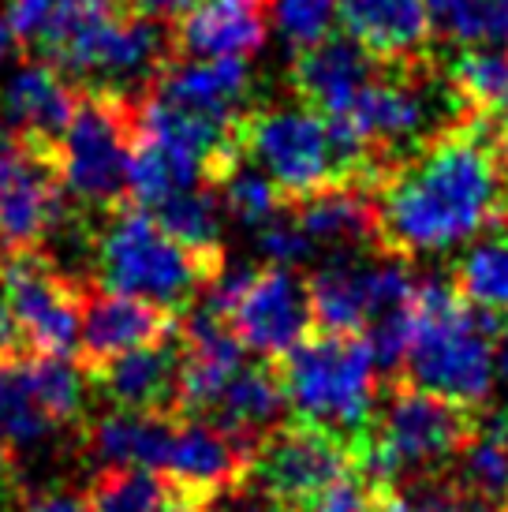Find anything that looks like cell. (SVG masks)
I'll return each instance as SVG.
<instances>
[{"instance_id":"1","label":"cell","mask_w":508,"mask_h":512,"mask_svg":"<svg viewBox=\"0 0 508 512\" xmlns=\"http://www.w3.org/2000/svg\"><path fill=\"white\" fill-rule=\"evenodd\" d=\"M381 251L411 262L508 221V154L490 120L467 116L374 184Z\"/></svg>"},{"instance_id":"2","label":"cell","mask_w":508,"mask_h":512,"mask_svg":"<svg viewBox=\"0 0 508 512\" xmlns=\"http://www.w3.org/2000/svg\"><path fill=\"white\" fill-rule=\"evenodd\" d=\"M497 374V314L475 307L456 281H419L415 326L400 378L460 408L490 400Z\"/></svg>"},{"instance_id":"3","label":"cell","mask_w":508,"mask_h":512,"mask_svg":"<svg viewBox=\"0 0 508 512\" xmlns=\"http://www.w3.org/2000/svg\"><path fill=\"white\" fill-rule=\"evenodd\" d=\"M243 157L277 184L288 206L337 184H378L367 154L314 109H254L236 128Z\"/></svg>"},{"instance_id":"4","label":"cell","mask_w":508,"mask_h":512,"mask_svg":"<svg viewBox=\"0 0 508 512\" xmlns=\"http://www.w3.org/2000/svg\"><path fill=\"white\" fill-rule=\"evenodd\" d=\"M277 363L284 397L303 423L363 438L378 400V359L367 337L318 333L284 352Z\"/></svg>"},{"instance_id":"5","label":"cell","mask_w":508,"mask_h":512,"mask_svg":"<svg viewBox=\"0 0 508 512\" xmlns=\"http://www.w3.org/2000/svg\"><path fill=\"white\" fill-rule=\"evenodd\" d=\"M479 423L471 408L426 393L408 378L389 385L381 415L359 438V460L374 483L396 486L400 479H434L464 445Z\"/></svg>"},{"instance_id":"6","label":"cell","mask_w":508,"mask_h":512,"mask_svg":"<svg viewBox=\"0 0 508 512\" xmlns=\"http://www.w3.org/2000/svg\"><path fill=\"white\" fill-rule=\"evenodd\" d=\"M225 270V258H206L172 240L150 210L135 202L116 206L98 236V277L105 288L142 296L176 311L202 299L210 281Z\"/></svg>"},{"instance_id":"7","label":"cell","mask_w":508,"mask_h":512,"mask_svg":"<svg viewBox=\"0 0 508 512\" xmlns=\"http://www.w3.org/2000/svg\"><path fill=\"white\" fill-rule=\"evenodd\" d=\"M135 98L124 90L86 86L60 139V172L68 195L113 214L127 202V169L135 146Z\"/></svg>"},{"instance_id":"8","label":"cell","mask_w":508,"mask_h":512,"mask_svg":"<svg viewBox=\"0 0 508 512\" xmlns=\"http://www.w3.org/2000/svg\"><path fill=\"white\" fill-rule=\"evenodd\" d=\"M202 303L225 314L232 333L266 359H281L314 333L311 285L288 266L266 270H221L202 292Z\"/></svg>"},{"instance_id":"9","label":"cell","mask_w":508,"mask_h":512,"mask_svg":"<svg viewBox=\"0 0 508 512\" xmlns=\"http://www.w3.org/2000/svg\"><path fill=\"white\" fill-rule=\"evenodd\" d=\"M359 468V438H344L337 430L296 419L288 427H277L254 449L251 479H258L262 494L281 501L284 509L303 512L318 494Z\"/></svg>"},{"instance_id":"10","label":"cell","mask_w":508,"mask_h":512,"mask_svg":"<svg viewBox=\"0 0 508 512\" xmlns=\"http://www.w3.org/2000/svg\"><path fill=\"white\" fill-rule=\"evenodd\" d=\"M64 195L57 146L15 135V146L0 157V255H42V243L68 214Z\"/></svg>"},{"instance_id":"11","label":"cell","mask_w":508,"mask_h":512,"mask_svg":"<svg viewBox=\"0 0 508 512\" xmlns=\"http://www.w3.org/2000/svg\"><path fill=\"white\" fill-rule=\"evenodd\" d=\"M83 367L60 356L0 359V445L19 449L57 434L83 412Z\"/></svg>"},{"instance_id":"12","label":"cell","mask_w":508,"mask_h":512,"mask_svg":"<svg viewBox=\"0 0 508 512\" xmlns=\"http://www.w3.org/2000/svg\"><path fill=\"white\" fill-rule=\"evenodd\" d=\"M0 296L12 311L19 337L34 356L68 359L71 352H79L86 288L53 270V262L45 255L4 258Z\"/></svg>"},{"instance_id":"13","label":"cell","mask_w":508,"mask_h":512,"mask_svg":"<svg viewBox=\"0 0 508 512\" xmlns=\"http://www.w3.org/2000/svg\"><path fill=\"white\" fill-rule=\"evenodd\" d=\"M180 337L176 311L150 303L142 296H127L101 288L83 299V326H79V367L83 374L105 367L109 359Z\"/></svg>"},{"instance_id":"14","label":"cell","mask_w":508,"mask_h":512,"mask_svg":"<svg viewBox=\"0 0 508 512\" xmlns=\"http://www.w3.org/2000/svg\"><path fill=\"white\" fill-rule=\"evenodd\" d=\"M389 64L348 34H325L322 42L296 49L292 57V90L314 113L337 120L352 109L359 94L367 90Z\"/></svg>"},{"instance_id":"15","label":"cell","mask_w":508,"mask_h":512,"mask_svg":"<svg viewBox=\"0 0 508 512\" xmlns=\"http://www.w3.org/2000/svg\"><path fill=\"white\" fill-rule=\"evenodd\" d=\"M146 94L195 120H206L213 128H240L243 105L251 98V72L247 60L176 57L146 86Z\"/></svg>"},{"instance_id":"16","label":"cell","mask_w":508,"mask_h":512,"mask_svg":"<svg viewBox=\"0 0 508 512\" xmlns=\"http://www.w3.org/2000/svg\"><path fill=\"white\" fill-rule=\"evenodd\" d=\"M180 370H184V341L172 337L109 359L105 367L90 370V382L120 412L180 415Z\"/></svg>"},{"instance_id":"17","label":"cell","mask_w":508,"mask_h":512,"mask_svg":"<svg viewBox=\"0 0 508 512\" xmlns=\"http://www.w3.org/2000/svg\"><path fill=\"white\" fill-rule=\"evenodd\" d=\"M184 370H180V415L210 412L225 385L243 367V341L232 333L225 314L198 303L180 326Z\"/></svg>"},{"instance_id":"18","label":"cell","mask_w":508,"mask_h":512,"mask_svg":"<svg viewBox=\"0 0 508 512\" xmlns=\"http://www.w3.org/2000/svg\"><path fill=\"white\" fill-rule=\"evenodd\" d=\"M269 34V0H198L172 27L176 57L247 60Z\"/></svg>"},{"instance_id":"19","label":"cell","mask_w":508,"mask_h":512,"mask_svg":"<svg viewBox=\"0 0 508 512\" xmlns=\"http://www.w3.org/2000/svg\"><path fill=\"white\" fill-rule=\"evenodd\" d=\"M337 19L344 34L385 64L426 60L430 45V0H340Z\"/></svg>"},{"instance_id":"20","label":"cell","mask_w":508,"mask_h":512,"mask_svg":"<svg viewBox=\"0 0 508 512\" xmlns=\"http://www.w3.org/2000/svg\"><path fill=\"white\" fill-rule=\"evenodd\" d=\"M314 247L337 255H363L381 251V217L374 184H337L325 187L311 199L288 206Z\"/></svg>"},{"instance_id":"21","label":"cell","mask_w":508,"mask_h":512,"mask_svg":"<svg viewBox=\"0 0 508 512\" xmlns=\"http://www.w3.org/2000/svg\"><path fill=\"white\" fill-rule=\"evenodd\" d=\"M75 105H79V94L71 90L64 72L45 60L19 64L12 79L4 83V116L19 139L60 146L75 116Z\"/></svg>"},{"instance_id":"22","label":"cell","mask_w":508,"mask_h":512,"mask_svg":"<svg viewBox=\"0 0 508 512\" xmlns=\"http://www.w3.org/2000/svg\"><path fill=\"white\" fill-rule=\"evenodd\" d=\"M284 408H288V397H284L277 363L266 359V363H254V367L243 363L236 370V378L225 385V393L217 397V404L210 408V415L217 427H225L228 434H236L240 441L258 449L273 430L281 427Z\"/></svg>"},{"instance_id":"23","label":"cell","mask_w":508,"mask_h":512,"mask_svg":"<svg viewBox=\"0 0 508 512\" xmlns=\"http://www.w3.org/2000/svg\"><path fill=\"white\" fill-rule=\"evenodd\" d=\"M86 501L94 512H213L217 505L154 468H101Z\"/></svg>"},{"instance_id":"24","label":"cell","mask_w":508,"mask_h":512,"mask_svg":"<svg viewBox=\"0 0 508 512\" xmlns=\"http://www.w3.org/2000/svg\"><path fill=\"white\" fill-rule=\"evenodd\" d=\"M180 415L157 412H109L86 430L90 456L105 468H165L169 441Z\"/></svg>"},{"instance_id":"25","label":"cell","mask_w":508,"mask_h":512,"mask_svg":"<svg viewBox=\"0 0 508 512\" xmlns=\"http://www.w3.org/2000/svg\"><path fill=\"white\" fill-rule=\"evenodd\" d=\"M449 83L467 113L508 128V49H467L449 68Z\"/></svg>"},{"instance_id":"26","label":"cell","mask_w":508,"mask_h":512,"mask_svg":"<svg viewBox=\"0 0 508 512\" xmlns=\"http://www.w3.org/2000/svg\"><path fill=\"white\" fill-rule=\"evenodd\" d=\"M221 206L225 202L217 195V187L202 184L165 199L150 214L161 221V228L169 232L172 240H180L184 247H191V251L206 258H225V247H221Z\"/></svg>"},{"instance_id":"27","label":"cell","mask_w":508,"mask_h":512,"mask_svg":"<svg viewBox=\"0 0 508 512\" xmlns=\"http://www.w3.org/2000/svg\"><path fill=\"white\" fill-rule=\"evenodd\" d=\"M430 27L464 49H508V0H430Z\"/></svg>"},{"instance_id":"28","label":"cell","mask_w":508,"mask_h":512,"mask_svg":"<svg viewBox=\"0 0 508 512\" xmlns=\"http://www.w3.org/2000/svg\"><path fill=\"white\" fill-rule=\"evenodd\" d=\"M456 483L475 505H508V427L490 423L471 434L460 453V475Z\"/></svg>"},{"instance_id":"29","label":"cell","mask_w":508,"mask_h":512,"mask_svg":"<svg viewBox=\"0 0 508 512\" xmlns=\"http://www.w3.org/2000/svg\"><path fill=\"white\" fill-rule=\"evenodd\" d=\"M213 187H217V195H221L228 214L236 217V221H243V225H251V228L269 225L273 217L288 210V202L281 199L277 184H273L266 172L254 165L251 157H243V154L236 157V161H232L217 180H213Z\"/></svg>"},{"instance_id":"30","label":"cell","mask_w":508,"mask_h":512,"mask_svg":"<svg viewBox=\"0 0 508 512\" xmlns=\"http://www.w3.org/2000/svg\"><path fill=\"white\" fill-rule=\"evenodd\" d=\"M456 288L482 311H508V236L471 247L456 270Z\"/></svg>"},{"instance_id":"31","label":"cell","mask_w":508,"mask_h":512,"mask_svg":"<svg viewBox=\"0 0 508 512\" xmlns=\"http://www.w3.org/2000/svg\"><path fill=\"white\" fill-rule=\"evenodd\" d=\"M337 4L340 0H269V19L292 49H307L333 34L329 27L337 19Z\"/></svg>"},{"instance_id":"32","label":"cell","mask_w":508,"mask_h":512,"mask_svg":"<svg viewBox=\"0 0 508 512\" xmlns=\"http://www.w3.org/2000/svg\"><path fill=\"white\" fill-rule=\"evenodd\" d=\"M258 251L266 255L269 266H288V270H296V266H303V262L314 255V243H311V236L303 232V225L296 221V214L284 210V214H277L269 225L258 228Z\"/></svg>"},{"instance_id":"33","label":"cell","mask_w":508,"mask_h":512,"mask_svg":"<svg viewBox=\"0 0 508 512\" xmlns=\"http://www.w3.org/2000/svg\"><path fill=\"white\" fill-rule=\"evenodd\" d=\"M23 512H94V505L86 498H75V494H34V498L23 501Z\"/></svg>"},{"instance_id":"34","label":"cell","mask_w":508,"mask_h":512,"mask_svg":"<svg viewBox=\"0 0 508 512\" xmlns=\"http://www.w3.org/2000/svg\"><path fill=\"white\" fill-rule=\"evenodd\" d=\"M131 12H139V15H154V19H176V15H184L191 12L198 0H124Z\"/></svg>"},{"instance_id":"35","label":"cell","mask_w":508,"mask_h":512,"mask_svg":"<svg viewBox=\"0 0 508 512\" xmlns=\"http://www.w3.org/2000/svg\"><path fill=\"white\" fill-rule=\"evenodd\" d=\"M213 512H292V509H284L281 501H273L269 494H262V498H236V501H228L225 509H217V505H213Z\"/></svg>"},{"instance_id":"36","label":"cell","mask_w":508,"mask_h":512,"mask_svg":"<svg viewBox=\"0 0 508 512\" xmlns=\"http://www.w3.org/2000/svg\"><path fill=\"white\" fill-rule=\"evenodd\" d=\"M370 512H419V505H415V498H404V494H396V486H393V490L378 494V501L370 505Z\"/></svg>"},{"instance_id":"37","label":"cell","mask_w":508,"mask_h":512,"mask_svg":"<svg viewBox=\"0 0 508 512\" xmlns=\"http://www.w3.org/2000/svg\"><path fill=\"white\" fill-rule=\"evenodd\" d=\"M497 370H501V378L508 382V326L501 333V341H497Z\"/></svg>"},{"instance_id":"38","label":"cell","mask_w":508,"mask_h":512,"mask_svg":"<svg viewBox=\"0 0 508 512\" xmlns=\"http://www.w3.org/2000/svg\"><path fill=\"white\" fill-rule=\"evenodd\" d=\"M12 30H8V23L0 19V64H4V57H8V49H12Z\"/></svg>"},{"instance_id":"39","label":"cell","mask_w":508,"mask_h":512,"mask_svg":"<svg viewBox=\"0 0 508 512\" xmlns=\"http://www.w3.org/2000/svg\"><path fill=\"white\" fill-rule=\"evenodd\" d=\"M15 146V131L8 128V124H0V157L8 154V150H12Z\"/></svg>"},{"instance_id":"40","label":"cell","mask_w":508,"mask_h":512,"mask_svg":"<svg viewBox=\"0 0 508 512\" xmlns=\"http://www.w3.org/2000/svg\"><path fill=\"white\" fill-rule=\"evenodd\" d=\"M8 468H12V449H8V445H0V479L8 475Z\"/></svg>"},{"instance_id":"41","label":"cell","mask_w":508,"mask_h":512,"mask_svg":"<svg viewBox=\"0 0 508 512\" xmlns=\"http://www.w3.org/2000/svg\"><path fill=\"white\" fill-rule=\"evenodd\" d=\"M486 512H508V505H497V509H486Z\"/></svg>"}]
</instances>
